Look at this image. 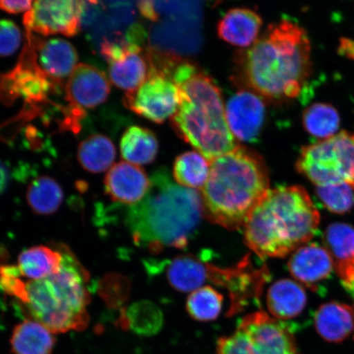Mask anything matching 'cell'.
I'll use <instances>...</instances> for the list:
<instances>
[{"instance_id": "obj_1", "label": "cell", "mask_w": 354, "mask_h": 354, "mask_svg": "<svg viewBox=\"0 0 354 354\" xmlns=\"http://www.w3.org/2000/svg\"><path fill=\"white\" fill-rule=\"evenodd\" d=\"M236 63L245 88L269 101L293 100L312 72L311 43L297 22L282 19L238 53Z\"/></svg>"}, {"instance_id": "obj_2", "label": "cell", "mask_w": 354, "mask_h": 354, "mask_svg": "<svg viewBox=\"0 0 354 354\" xmlns=\"http://www.w3.org/2000/svg\"><path fill=\"white\" fill-rule=\"evenodd\" d=\"M165 73L179 90V107L171 118L177 136L209 162L236 149L223 96L214 80L198 66L176 57L167 61Z\"/></svg>"}, {"instance_id": "obj_3", "label": "cell", "mask_w": 354, "mask_h": 354, "mask_svg": "<svg viewBox=\"0 0 354 354\" xmlns=\"http://www.w3.org/2000/svg\"><path fill=\"white\" fill-rule=\"evenodd\" d=\"M146 196L127 212L126 225L136 245L154 253L184 248L203 214L201 192L175 183L166 170L151 177Z\"/></svg>"}, {"instance_id": "obj_4", "label": "cell", "mask_w": 354, "mask_h": 354, "mask_svg": "<svg viewBox=\"0 0 354 354\" xmlns=\"http://www.w3.org/2000/svg\"><path fill=\"white\" fill-rule=\"evenodd\" d=\"M210 163L209 177L201 192L203 214L212 223L241 230L270 189L264 159L238 145Z\"/></svg>"}, {"instance_id": "obj_5", "label": "cell", "mask_w": 354, "mask_h": 354, "mask_svg": "<svg viewBox=\"0 0 354 354\" xmlns=\"http://www.w3.org/2000/svg\"><path fill=\"white\" fill-rule=\"evenodd\" d=\"M320 223L311 198L299 185L269 189L245 225V241L261 259L282 258L307 245Z\"/></svg>"}, {"instance_id": "obj_6", "label": "cell", "mask_w": 354, "mask_h": 354, "mask_svg": "<svg viewBox=\"0 0 354 354\" xmlns=\"http://www.w3.org/2000/svg\"><path fill=\"white\" fill-rule=\"evenodd\" d=\"M63 263L56 273L26 282L21 303L28 319L41 323L53 333L82 330L88 323L90 275L69 248L59 243Z\"/></svg>"}, {"instance_id": "obj_7", "label": "cell", "mask_w": 354, "mask_h": 354, "mask_svg": "<svg viewBox=\"0 0 354 354\" xmlns=\"http://www.w3.org/2000/svg\"><path fill=\"white\" fill-rule=\"evenodd\" d=\"M296 169L316 187L344 183L354 187V134L342 131L304 146Z\"/></svg>"}, {"instance_id": "obj_8", "label": "cell", "mask_w": 354, "mask_h": 354, "mask_svg": "<svg viewBox=\"0 0 354 354\" xmlns=\"http://www.w3.org/2000/svg\"><path fill=\"white\" fill-rule=\"evenodd\" d=\"M216 354H301L286 323L264 312L243 318L234 333L218 339Z\"/></svg>"}, {"instance_id": "obj_9", "label": "cell", "mask_w": 354, "mask_h": 354, "mask_svg": "<svg viewBox=\"0 0 354 354\" xmlns=\"http://www.w3.org/2000/svg\"><path fill=\"white\" fill-rule=\"evenodd\" d=\"M26 46L16 68L0 74V102L4 104L22 98L30 105H37L46 102L55 88L54 82L38 65L37 39L32 35H29Z\"/></svg>"}, {"instance_id": "obj_10", "label": "cell", "mask_w": 354, "mask_h": 354, "mask_svg": "<svg viewBox=\"0 0 354 354\" xmlns=\"http://www.w3.org/2000/svg\"><path fill=\"white\" fill-rule=\"evenodd\" d=\"M123 101L132 112L161 124L176 113L180 104L179 90L169 75L153 66L142 85L127 93Z\"/></svg>"}, {"instance_id": "obj_11", "label": "cell", "mask_w": 354, "mask_h": 354, "mask_svg": "<svg viewBox=\"0 0 354 354\" xmlns=\"http://www.w3.org/2000/svg\"><path fill=\"white\" fill-rule=\"evenodd\" d=\"M24 24L28 32L42 35L62 34L73 37L80 29L79 1L72 0H39L33 2L25 13Z\"/></svg>"}, {"instance_id": "obj_12", "label": "cell", "mask_w": 354, "mask_h": 354, "mask_svg": "<svg viewBox=\"0 0 354 354\" xmlns=\"http://www.w3.org/2000/svg\"><path fill=\"white\" fill-rule=\"evenodd\" d=\"M225 113L234 138L243 142H256L266 119L263 97L249 88H242L228 100Z\"/></svg>"}, {"instance_id": "obj_13", "label": "cell", "mask_w": 354, "mask_h": 354, "mask_svg": "<svg viewBox=\"0 0 354 354\" xmlns=\"http://www.w3.org/2000/svg\"><path fill=\"white\" fill-rule=\"evenodd\" d=\"M107 62L111 82L127 93L142 85L154 66L149 52L135 44L117 48Z\"/></svg>"}, {"instance_id": "obj_14", "label": "cell", "mask_w": 354, "mask_h": 354, "mask_svg": "<svg viewBox=\"0 0 354 354\" xmlns=\"http://www.w3.org/2000/svg\"><path fill=\"white\" fill-rule=\"evenodd\" d=\"M110 91V83L104 73L85 64L75 68L66 85V97L69 105L82 110L104 104Z\"/></svg>"}, {"instance_id": "obj_15", "label": "cell", "mask_w": 354, "mask_h": 354, "mask_svg": "<svg viewBox=\"0 0 354 354\" xmlns=\"http://www.w3.org/2000/svg\"><path fill=\"white\" fill-rule=\"evenodd\" d=\"M104 187L112 201L133 206L148 194L151 180L139 166L120 162L110 168L105 176Z\"/></svg>"}, {"instance_id": "obj_16", "label": "cell", "mask_w": 354, "mask_h": 354, "mask_svg": "<svg viewBox=\"0 0 354 354\" xmlns=\"http://www.w3.org/2000/svg\"><path fill=\"white\" fill-rule=\"evenodd\" d=\"M288 267L296 280L314 289L328 278L335 265L326 248L307 243L294 252Z\"/></svg>"}, {"instance_id": "obj_17", "label": "cell", "mask_w": 354, "mask_h": 354, "mask_svg": "<svg viewBox=\"0 0 354 354\" xmlns=\"http://www.w3.org/2000/svg\"><path fill=\"white\" fill-rule=\"evenodd\" d=\"M37 57L39 68L57 86L70 77L78 60L77 52L73 44L59 38L46 42L37 39Z\"/></svg>"}, {"instance_id": "obj_18", "label": "cell", "mask_w": 354, "mask_h": 354, "mask_svg": "<svg viewBox=\"0 0 354 354\" xmlns=\"http://www.w3.org/2000/svg\"><path fill=\"white\" fill-rule=\"evenodd\" d=\"M263 20L247 8H234L225 13L218 24V37L237 47H250L259 38Z\"/></svg>"}, {"instance_id": "obj_19", "label": "cell", "mask_w": 354, "mask_h": 354, "mask_svg": "<svg viewBox=\"0 0 354 354\" xmlns=\"http://www.w3.org/2000/svg\"><path fill=\"white\" fill-rule=\"evenodd\" d=\"M314 323L323 339L342 342L354 329V309L336 302L323 304L316 312Z\"/></svg>"}, {"instance_id": "obj_20", "label": "cell", "mask_w": 354, "mask_h": 354, "mask_svg": "<svg viewBox=\"0 0 354 354\" xmlns=\"http://www.w3.org/2000/svg\"><path fill=\"white\" fill-rule=\"evenodd\" d=\"M267 303L269 312L277 319H290L303 312L307 304V295L297 282L283 279L270 287Z\"/></svg>"}, {"instance_id": "obj_21", "label": "cell", "mask_w": 354, "mask_h": 354, "mask_svg": "<svg viewBox=\"0 0 354 354\" xmlns=\"http://www.w3.org/2000/svg\"><path fill=\"white\" fill-rule=\"evenodd\" d=\"M10 344L15 354H51L55 338L41 323L26 319L13 329Z\"/></svg>"}, {"instance_id": "obj_22", "label": "cell", "mask_w": 354, "mask_h": 354, "mask_svg": "<svg viewBox=\"0 0 354 354\" xmlns=\"http://www.w3.org/2000/svg\"><path fill=\"white\" fill-rule=\"evenodd\" d=\"M22 277L39 281L56 273L63 263V253L59 245L56 249L37 245L22 251L17 260Z\"/></svg>"}, {"instance_id": "obj_23", "label": "cell", "mask_w": 354, "mask_h": 354, "mask_svg": "<svg viewBox=\"0 0 354 354\" xmlns=\"http://www.w3.org/2000/svg\"><path fill=\"white\" fill-rule=\"evenodd\" d=\"M325 245L343 281L354 266V228L345 223L330 225L325 233Z\"/></svg>"}, {"instance_id": "obj_24", "label": "cell", "mask_w": 354, "mask_h": 354, "mask_svg": "<svg viewBox=\"0 0 354 354\" xmlns=\"http://www.w3.org/2000/svg\"><path fill=\"white\" fill-rule=\"evenodd\" d=\"M167 277L174 289L193 292L210 280V265L194 256H181L171 260L167 269Z\"/></svg>"}, {"instance_id": "obj_25", "label": "cell", "mask_w": 354, "mask_h": 354, "mask_svg": "<svg viewBox=\"0 0 354 354\" xmlns=\"http://www.w3.org/2000/svg\"><path fill=\"white\" fill-rule=\"evenodd\" d=\"M121 154L127 162L136 166L149 165L158 153V142L154 133L139 126L128 127L123 133Z\"/></svg>"}, {"instance_id": "obj_26", "label": "cell", "mask_w": 354, "mask_h": 354, "mask_svg": "<svg viewBox=\"0 0 354 354\" xmlns=\"http://www.w3.org/2000/svg\"><path fill=\"white\" fill-rule=\"evenodd\" d=\"M77 158L84 169L92 174H100L112 166L116 158V148L109 137L95 134L79 145Z\"/></svg>"}, {"instance_id": "obj_27", "label": "cell", "mask_w": 354, "mask_h": 354, "mask_svg": "<svg viewBox=\"0 0 354 354\" xmlns=\"http://www.w3.org/2000/svg\"><path fill=\"white\" fill-rule=\"evenodd\" d=\"M64 194L61 185L50 176H42L29 185L26 201L35 214L48 216L59 210Z\"/></svg>"}, {"instance_id": "obj_28", "label": "cell", "mask_w": 354, "mask_h": 354, "mask_svg": "<svg viewBox=\"0 0 354 354\" xmlns=\"http://www.w3.org/2000/svg\"><path fill=\"white\" fill-rule=\"evenodd\" d=\"M211 163L198 151H189L179 155L174 166L176 183L181 187L202 189L209 179Z\"/></svg>"}, {"instance_id": "obj_29", "label": "cell", "mask_w": 354, "mask_h": 354, "mask_svg": "<svg viewBox=\"0 0 354 354\" xmlns=\"http://www.w3.org/2000/svg\"><path fill=\"white\" fill-rule=\"evenodd\" d=\"M303 125L304 129L316 138L328 139L338 131L340 117L333 106L314 104L304 111Z\"/></svg>"}, {"instance_id": "obj_30", "label": "cell", "mask_w": 354, "mask_h": 354, "mask_svg": "<svg viewBox=\"0 0 354 354\" xmlns=\"http://www.w3.org/2000/svg\"><path fill=\"white\" fill-rule=\"evenodd\" d=\"M223 297L210 286L199 288L189 296L187 308L190 317L198 322L214 321L223 308Z\"/></svg>"}, {"instance_id": "obj_31", "label": "cell", "mask_w": 354, "mask_h": 354, "mask_svg": "<svg viewBox=\"0 0 354 354\" xmlns=\"http://www.w3.org/2000/svg\"><path fill=\"white\" fill-rule=\"evenodd\" d=\"M124 315V324L142 335L156 333L162 323L160 310L153 303L145 301L131 305Z\"/></svg>"}, {"instance_id": "obj_32", "label": "cell", "mask_w": 354, "mask_h": 354, "mask_svg": "<svg viewBox=\"0 0 354 354\" xmlns=\"http://www.w3.org/2000/svg\"><path fill=\"white\" fill-rule=\"evenodd\" d=\"M317 196L327 209L335 214H344L351 210L354 203V187L339 183L317 187Z\"/></svg>"}, {"instance_id": "obj_33", "label": "cell", "mask_w": 354, "mask_h": 354, "mask_svg": "<svg viewBox=\"0 0 354 354\" xmlns=\"http://www.w3.org/2000/svg\"><path fill=\"white\" fill-rule=\"evenodd\" d=\"M22 35L19 26L10 20H0V57H8L19 50Z\"/></svg>"}, {"instance_id": "obj_34", "label": "cell", "mask_w": 354, "mask_h": 354, "mask_svg": "<svg viewBox=\"0 0 354 354\" xmlns=\"http://www.w3.org/2000/svg\"><path fill=\"white\" fill-rule=\"evenodd\" d=\"M127 283L125 278L119 276H109L102 281V297L112 306H117L123 303L127 296Z\"/></svg>"}, {"instance_id": "obj_35", "label": "cell", "mask_w": 354, "mask_h": 354, "mask_svg": "<svg viewBox=\"0 0 354 354\" xmlns=\"http://www.w3.org/2000/svg\"><path fill=\"white\" fill-rule=\"evenodd\" d=\"M81 28L91 30L103 19L105 8L102 2L79 1Z\"/></svg>"}, {"instance_id": "obj_36", "label": "cell", "mask_w": 354, "mask_h": 354, "mask_svg": "<svg viewBox=\"0 0 354 354\" xmlns=\"http://www.w3.org/2000/svg\"><path fill=\"white\" fill-rule=\"evenodd\" d=\"M32 4L33 2L29 1V0H24V1L3 0V1H0V10L16 15V13L29 11L32 8Z\"/></svg>"}, {"instance_id": "obj_37", "label": "cell", "mask_w": 354, "mask_h": 354, "mask_svg": "<svg viewBox=\"0 0 354 354\" xmlns=\"http://www.w3.org/2000/svg\"><path fill=\"white\" fill-rule=\"evenodd\" d=\"M13 172L10 165L0 160V196L10 187Z\"/></svg>"}, {"instance_id": "obj_38", "label": "cell", "mask_w": 354, "mask_h": 354, "mask_svg": "<svg viewBox=\"0 0 354 354\" xmlns=\"http://www.w3.org/2000/svg\"><path fill=\"white\" fill-rule=\"evenodd\" d=\"M136 4L140 15H142L145 19L153 21L158 20L159 13L155 2L140 1Z\"/></svg>"}, {"instance_id": "obj_39", "label": "cell", "mask_w": 354, "mask_h": 354, "mask_svg": "<svg viewBox=\"0 0 354 354\" xmlns=\"http://www.w3.org/2000/svg\"><path fill=\"white\" fill-rule=\"evenodd\" d=\"M340 50L349 59H354V41L351 39H342L340 44Z\"/></svg>"}, {"instance_id": "obj_40", "label": "cell", "mask_w": 354, "mask_h": 354, "mask_svg": "<svg viewBox=\"0 0 354 354\" xmlns=\"http://www.w3.org/2000/svg\"><path fill=\"white\" fill-rule=\"evenodd\" d=\"M342 282L344 287L346 288L349 293L354 298V266L351 273L348 274V276Z\"/></svg>"}, {"instance_id": "obj_41", "label": "cell", "mask_w": 354, "mask_h": 354, "mask_svg": "<svg viewBox=\"0 0 354 354\" xmlns=\"http://www.w3.org/2000/svg\"><path fill=\"white\" fill-rule=\"evenodd\" d=\"M8 258V254L6 250L2 249L1 247H0V263L2 262H4Z\"/></svg>"}]
</instances>
